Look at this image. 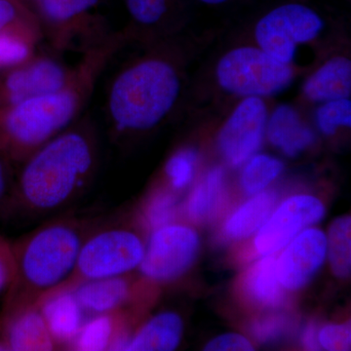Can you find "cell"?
<instances>
[{"instance_id":"836d02e7","label":"cell","mask_w":351,"mask_h":351,"mask_svg":"<svg viewBox=\"0 0 351 351\" xmlns=\"http://www.w3.org/2000/svg\"><path fill=\"white\" fill-rule=\"evenodd\" d=\"M11 163L12 161L0 152V211L13 206L15 179Z\"/></svg>"},{"instance_id":"d6986e66","label":"cell","mask_w":351,"mask_h":351,"mask_svg":"<svg viewBox=\"0 0 351 351\" xmlns=\"http://www.w3.org/2000/svg\"><path fill=\"white\" fill-rule=\"evenodd\" d=\"M302 92L307 101L316 104L350 98V58L338 55L326 60L308 75Z\"/></svg>"},{"instance_id":"3957f363","label":"cell","mask_w":351,"mask_h":351,"mask_svg":"<svg viewBox=\"0 0 351 351\" xmlns=\"http://www.w3.org/2000/svg\"><path fill=\"white\" fill-rule=\"evenodd\" d=\"M184 90L181 62L165 48H154L120 69L108 88L107 115L112 133L149 132L175 110Z\"/></svg>"},{"instance_id":"e575fe53","label":"cell","mask_w":351,"mask_h":351,"mask_svg":"<svg viewBox=\"0 0 351 351\" xmlns=\"http://www.w3.org/2000/svg\"><path fill=\"white\" fill-rule=\"evenodd\" d=\"M254 348L248 339L239 334L221 335L205 346L207 351H251Z\"/></svg>"},{"instance_id":"484cf974","label":"cell","mask_w":351,"mask_h":351,"mask_svg":"<svg viewBox=\"0 0 351 351\" xmlns=\"http://www.w3.org/2000/svg\"><path fill=\"white\" fill-rule=\"evenodd\" d=\"M245 163L240 182L245 193L252 195L265 191L284 169L282 161L267 154L253 156Z\"/></svg>"},{"instance_id":"4316f807","label":"cell","mask_w":351,"mask_h":351,"mask_svg":"<svg viewBox=\"0 0 351 351\" xmlns=\"http://www.w3.org/2000/svg\"><path fill=\"white\" fill-rule=\"evenodd\" d=\"M178 213V199L174 191L165 188L156 189L143 207L144 225L151 230L174 223Z\"/></svg>"},{"instance_id":"277c9868","label":"cell","mask_w":351,"mask_h":351,"mask_svg":"<svg viewBox=\"0 0 351 351\" xmlns=\"http://www.w3.org/2000/svg\"><path fill=\"white\" fill-rule=\"evenodd\" d=\"M90 230L82 219H57L11 245L15 271L0 317L38 304L62 285L73 274Z\"/></svg>"},{"instance_id":"d4e9b609","label":"cell","mask_w":351,"mask_h":351,"mask_svg":"<svg viewBox=\"0 0 351 351\" xmlns=\"http://www.w3.org/2000/svg\"><path fill=\"white\" fill-rule=\"evenodd\" d=\"M351 219L343 216L335 219L327 237V254L332 271L339 278H346L351 269Z\"/></svg>"},{"instance_id":"8fae6325","label":"cell","mask_w":351,"mask_h":351,"mask_svg":"<svg viewBox=\"0 0 351 351\" xmlns=\"http://www.w3.org/2000/svg\"><path fill=\"white\" fill-rule=\"evenodd\" d=\"M71 75L55 58L34 56L0 77V108L59 91Z\"/></svg>"},{"instance_id":"e0dca14e","label":"cell","mask_w":351,"mask_h":351,"mask_svg":"<svg viewBox=\"0 0 351 351\" xmlns=\"http://www.w3.org/2000/svg\"><path fill=\"white\" fill-rule=\"evenodd\" d=\"M71 290L89 315L126 311L135 297V284L127 274L85 281Z\"/></svg>"},{"instance_id":"8992f818","label":"cell","mask_w":351,"mask_h":351,"mask_svg":"<svg viewBox=\"0 0 351 351\" xmlns=\"http://www.w3.org/2000/svg\"><path fill=\"white\" fill-rule=\"evenodd\" d=\"M215 76L226 93L241 98H265L285 91L294 82L295 69L257 45H241L219 58Z\"/></svg>"},{"instance_id":"1f68e13d","label":"cell","mask_w":351,"mask_h":351,"mask_svg":"<svg viewBox=\"0 0 351 351\" xmlns=\"http://www.w3.org/2000/svg\"><path fill=\"white\" fill-rule=\"evenodd\" d=\"M318 343L324 350L330 351L350 350V325L331 324L321 329Z\"/></svg>"},{"instance_id":"52a82bcc","label":"cell","mask_w":351,"mask_h":351,"mask_svg":"<svg viewBox=\"0 0 351 351\" xmlns=\"http://www.w3.org/2000/svg\"><path fill=\"white\" fill-rule=\"evenodd\" d=\"M325 27V20L313 7L289 2L271 9L258 21L254 38L261 49L293 66L299 48L317 40Z\"/></svg>"},{"instance_id":"5b68a950","label":"cell","mask_w":351,"mask_h":351,"mask_svg":"<svg viewBox=\"0 0 351 351\" xmlns=\"http://www.w3.org/2000/svg\"><path fill=\"white\" fill-rule=\"evenodd\" d=\"M145 248L142 237L126 226L112 223L91 230L83 241L73 274L52 291L71 290L85 281L126 276L138 269Z\"/></svg>"},{"instance_id":"f546056e","label":"cell","mask_w":351,"mask_h":351,"mask_svg":"<svg viewBox=\"0 0 351 351\" xmlns=\"http://www.w3.org/2000/svg\"><path fill=\"white\" fill-rule=\"evenodd\" d=\"M197 159V151L193 147L180 149L168 159L164 173L172 189L181 191L191 184L195 177Z\"/></svg>"},{"instance_id":"9c48e42d","label":"cell","mask_w":351,"mask_h":351,"mask_svg":"<svg viewBox=\"0 0 351 351\" xmlns=\"http://www.w3.org/2000/svg\"><path fill=\"white\" fill-rule=\"evenodd\" d=\"M269 108L263 98L242 99L221 126L218 147L226 162L239 167L262 145L269 119Z\"/></svg>"},{"instance_id":"f35d334b","label":"cell","mask_w":351,"mask_h":351,"mask_svg":"<svg viewBox=\"0 0 351 351\" xmlns=\"http://www.w3.org/2000/svg\"></svg>"},{"instance_id":"ba28073f","label":"cell","mask_w":351,"mask_h":351,"mask_svg":"<svg viewBox=\"0 0 351 351\" xmlns=\"http://www.w3.org/2000/svg\"><path fill=\"white\" fill-rule=\"evenodd\" d=\"M198 250L199 237L195 230L169 223L152 230L138 269L149 282H169L191 267Z\"/></svg>"},{"instance_id":"44dd1931","label":"cell","mask_w":351,"mask_h":351,"mask_svg":"<svg viewBox=\"0 0 351 351\" xmlns=\"http://www.w3.org/2000/svg\"><path fill=\"white\" fill-rule=\"evenodd\" d=\"M41 32L38 17L22 21L0 32V69L16 68L36 56Z\"/></svg>"},{"instance_id":"7a4b0ae2","label":"cell","mask_w":351,"mask_h":351,"mask_svg":"<svg viewBox=\"0 0 351 351\" xmlns=\"http://www.w3.org/2000/svg\"><path fill=\"white\" fill-rule=\"evenodd\" d=\"M96 161V141L88 127L66 129L23 161L13 206L39 215L61 209L87 186Z\"/></svg>"},{"instance_id":"d6a6232c","label":"cell","mask_w":351,"mask_h":351,"mask_svg":"<svg viewBox=\"0 0 351 351\" xmlns=\"http://www.w3.org/2000/svg\"><path fill=\"white\" fill-rule=\"evenodd\" d=\"M32 18H38V15L27 8L22 0H0V32Z\"/></svg>"},{"instance_id":"8d00e7d4","label":"cell","mask_w":351,"mask_h":351,"mask_svg":"<svg viewBox=\"0 0 351 351\" xmlns=\"http://www.w3.org/2000/svg\"><path fill=\"white\" fill-rule=\"evenodd\" d=\"M302 343L306 350H319V343H318L317 339V329H316L315 324L307 325L304 332H302Z\"/></svg>"},{"instance_id":"cb8c5ba5","label":"cell","mask_w":351,"mask_h":351,"mask_svg":"<svg viewBox=\"0 0 351 351\" xmlns=\"http://www.w3.org/2000/svg\"><path fill=\"white\" fill-rule=\"evenodd\" d=\"M246 295L258 306L276 308L283 304L285 295L276 274V258L263 256L246 274L244 279Z\"/></svg>"},{"instance_id":"4fadbf2b","label":"cell","mask_w":351,"mask_h":351,"mask_svg":"<svg viewBox=\"0 0 351 351\" xmlns=\"http://www.w3.org/2000/svg\"><path fill=\"white\" fill-rule=\"evenodd\" d=\"M286 246L276 258L277 277L283 288L299 290L322 267L327 256V237L319 230L306 228Z\"/></svg>"},{"instance_id":"d590c367","label":"cell","mask_w":351,"mask_h":351,"mask_svg":"<svg viewBox=\"0 0 351 351\" xmlns=\"http://www.w3.org/2000/svg\"><path fill=\"white\" fill-rule=\"evenodd\" d=\"M14 258L11 244L0 237V294L8 290L13 281Z\"/></svg>"},{"instance_id":"603a6c76","label":"cell","mask_w":351,"mask_h":351,"mask_svg":"<svg viewBox=\"0 0 351 351\" xmlns=\"http://www.w3.org/2000/svg\"><path fill=\"white\" fill-rule=\"evenodd\" d=\"M274 191H261L245 202L226 221L223 233L228 239L241 240L257 232L274 211Z\"/></svg>"},{"instance_id":"5bb4252c","label":"cell","mask_w":351,"mask_h":351,"mask_svg":"<svg viewBox=\"0 0 351 351\" xmlns=\"http://www.w3.org/2000/svg\"><path fill=\"white\" fill-rule=\"evenodd\" d=\"M58 350L38 304L0 317V350Z\"/></svg>"},{"instance_id":"ffe728a7","label":"cell","mask_w":351,"mask_h":351,"mask_svg":"<svg viewBox=\"0 0 351 351\" xmlns=\"http://www.w3.org/2000/svg\"><path fill=\"white\" fill-rule=\"evenodd\" d=\"M184 332L181 316L166 311L156 314L130 335L127 351H171L179 346Z\"/></svg>"},{"instance_id":"4dcf8cb0","label":"cell","mask_w":351,"mask_h":351,"mask_svg":"<svg viewBox=\"0 0 351 351\" xmlns=\"http://www.w3.org/2000/svg\"><path fill=\"white\" fill-rule=\"evenodd\" d=\"M289 321L285 315H267L258 318L251 328L254 338L260 343H265L276 341L287 331Z\"/></svg>"},{"instance_id":"30bf717a","label":"cell","mask_w":351,"mask_h":351,"mask_svg":"<svg viewBox=\"0 0 351 351\" xmlns=\"http://www.w3.org/2000/svg\"><path fill=\"white\" fill-rule=\"evenodd\" d=\"M325 207L311 195L291 196L272 212L258 230L255 248L262 256L274 255L309 226L323 219Z\"/></svg>"},{"instance_id":"9a60e30c","label":"cell","mask_w":351,"mask_h":351,"mask_svg":"<svg viewBox=\"0 0 351 351\" xmlns=\"http://www.w3.org/2000/svg\"><path fill=\"white\" fill-rule=\"evenodd\" d=\"M57 348L69 350L87 315L73 290L62 289L43 295L38 304Z\"/></svg>"},{"instance_id":"7c38bea8","label":"cell","mask_w":351,"mask_h":351,"mask_svg":"<svg viewBox=\"0 0 351 351\" xmlns=\"http://www.w3.org/2000/svg\"><path fill=\"white\" fill-rule=\"evenodd\" d=\"M34 3L39 22L57 49L69 47L82 32L103 29V20L94 13L101 0H34Z\"/></svg>"},{"instance_id":"7402d4cb","label":"cell","mask_w":351,"mask_h":351,"mask_svg":"<svg viewBox=\"0 0 351 351\" xmlns=\"http://www.w3.org/2000/svg\"><path fill=\"white\" fill-rule=\"evenodd\" d=\"M225 172L214 167L196 184L186 202V214L193 223L211 221L218 215L226 200Z\"/></svg>"},{"instance_id":"2e32d148","label":"cell","mask_w":351,"mask_h":351,"mask_svg":"<svg viewBox=\"0 0 351 351\" xmlns=\"http://www.w3.org/2000/svg\"><path fill=\"white\" fill-rule=\"evenodd\" d=\"M130 335V317L127 311L95 314L83 323L69 350H124Z\"/></svg>"},{"instance_id":"83f0119b","label":"cell","mask_w":351,"mask_h":351,"mask_svg":"<svg viewBox=\"0 0 351 351\" xmlns=\"http://www.w3.org/2000/svg\"><path fill=\"white\" fill-rule=\"evenodd\" d=\"M127 12L138 29H151L166 22L176 0H125Z\"/></svg>"},{"instance_id":"ac0fdd59","label":"cell","mask_w":351,"mask_h":351,"mask_svg":"<svg viewBox=\"0 0 351 351\" xmlns=\"http://www.w3.org/2000/svg\"><path fill=\"white\" fill-rule=\"evenodd\" d=\"M265 133L270 144L291 158L301 156L315 143V134L311 127L287 104L279 105L270 113Z\"/></svg>"},{"instance_id":"f1b7e54d","label":"cell","mask_w":351,"mask_h":351,"mask_svg":"<svg viewBox=\"0 0 351 351\" xmlns=\"http://www.w3.org/2000/svg\"><path fill=\"white\" fill-rule=\"evenodd\" d=\"M316 125L321 133L332 136L339 128H350V98L325 101L315 110Z\"/></svg>"},{"instance_id":"74e56055","label":"cell","mask_w":351,"mask_h":351,"mask_svg":"<svg viewBox=\"0 0 351 351\" xmlns=\"http://www.w3.org/2000/svg\"><path fill=\"white\" fill-rule=\"evenodd\" d=\"M198 1L207 4V5L218 6L228 3V2L232 1V0H198Z\"/></svg>"},{"instance_id":"6da1fadb","label":"cell","mask_w":351,"mask_h":351,"mask_svg":"<svg viewBox=\"0 0 351 351\" xmlns=\"http://www.w3.org/2000/svg\"><path fill=\"white\" fill-rule=\"evenodd\" d=\"M126 43L122 32L108 34L85 50L61 90L0 108V152L12 162L22 163L68 129L91 98L103 71Z\"/></svg>"}]
</instances>
